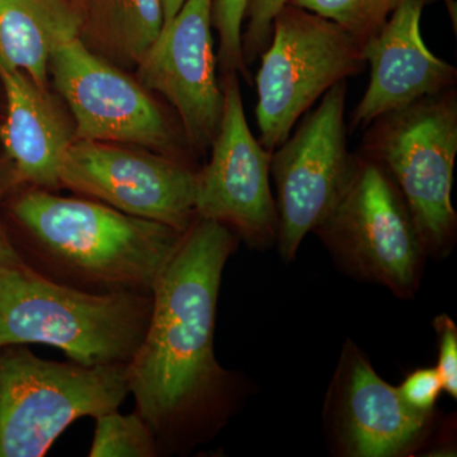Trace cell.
I'll list each match as a JSON object with an SVG mask.
<instances>
[{"label": "cell", "instance_id": "cell-18", "mask_svg": "<svg viewBox=\"0 0 457 457\" xmlns=\"http://www.w3.org/2000/svg\"><path fill=\"white\" fill-rule=\"evenodd\" d=\"M90 457H155L161 455L152 428L139 411L121 414L119 409L95 418Z\"/></svg>", "mask_w": 457, "mask_h": 457}, {"label": "cell", "instance_id": "cell-14", "mask_svg": "<svg viewBox=\"0 0 457 457\" xmlns=\"http://www.w3.org/2000/svg\"><path fill=\"white\" fill-rule=\"evenodd\" d=\"M433 0H403L383 29L362 47L370 80L351 114L348 134L387 112L456 88L457 69L427 47L420 31L426 5Z\"/></svg>", "mask_w": 457, "mask_h": 457}, {"label": "cell", "instance_id": "cell-5", "mask_svg": "<svg viewBox=\"0 0 457 457\" xmlns=\"http://www.w3.org/2000/svg\"><path fill=\"white\" fill-rule=\"evenodd\" d=\"M126 366L87 368L41 359L27 345L0 347V457L45 456L80 418L119 409L130 395Z\"/></svg>", "mask_w": 457, "mask_h": 457}, {"label": "cell", "instance_id": "cell-13", "mask_svg": "<svg viewBox=\"0 0 457 457\" xmlns=\"http://www.w3.org/2000/svg\"><path fill=\"white\" fill-rule=\"evenodd\" d=\"M324 411L342 456L405 455L420 446L432 425V413L408 405L352 342L343 348Z\"/></svg>", "mask_w": 457, "mask_h": 457}, {"label": "cell", "instance_id": "cell-16", "mask_svg": "<svg viewBox=\"0 0 457 457\" xmlns=\"http://www.w3.org/2000/svg\"><path fill=\"white\" fill-rule=\"evenodd\" d=\"M82 26L74 0H0V60L45 89L54 51L80 37Z\"/></svg>", "mask_w": 457, "mask_h": 457}, {"label": "cell", "instance_id": "cell-25", "mask_svg": "<svg viewBox=\"0 0 457 457\" xmlns=\"http://www.w3.org/2000/svg\"><path fill=\"white\" fill-rule=\"evenodd\" d=\"M17 185L18 182L12 168L9 165L8 167L0 165V201Z\"/></svg>", "mask_w": 457, "mask_h": 457}, {"label": "cell", "instance_id": "cell-7", "mask_svg": "<svg viewBox=\"0 0 457 457\" xmlns=\"http://www.w3.org/2000/svg\"><path fill=\"white\" fill-rule=\"evenodd\" d=\"M255 75L258 140L272 153L336 84L363 73L362 47L327 18L287 3L273 18Z\"/></svg>", "mask_w": 457, "mask_h": 457}, {"label": "cell", "instance_id": "cell-3", "mask_svg": "<svg viewBox=\"0 0 457 457\" xmlns=\"http://www.w3.org/2000/svg\"><path fill=\"white\" fill-rule=\"evenodd\" d=\"M152 311L153 295L89 293L26 263L0 270V347L47 345L87 368L126 366Z\"/></svg>", "mask_w": 457, "mask_h": 457}, {"label": "cell", "instance_id": "cell-20", "mask_svg": "<svg viewBox=\"0 0 457 457\" xmlns=\"http://www.w3.org/2000/svg\"><path fill=\"white\" fill-rule=\"evenodd\" d=\"M249 0H213L212 27L219 35L218 65L222 75L237 73L252 86L253 79L243 56V25Z\"/></svg>", "mask_w": 457, "mask_h": 457}, {"label": "cell", "instance_id": "cell-9", "mask_svg": "<svg viewBox=\"0 0 457 457\" xmlns=\"http://www.w3.org/2000/svg\"><path fill=\"white\" fill-rule=\"evenodd\" d=\"M49 71L73 113L75 140L146 146L187 164L180 156L183 146L189 147L185 132L173 128L139 83L90 50L82 38L60 45Z\"/></svg>", "mask_w": 457, "mask_h": 457}, {"label": "cell", "instance_id": "cell-17", "mask_svg": "<svg viewBox=\"0 0 457 457\" xmlns=\"http://www.w3.org/2000/svg\"><path fill=\"white\" fill-rule=\"evenodd\" d=\"M80 38L107 62L137 66L164 26L162 0H82Z\"/></svg>", "mask_w": 457, "mask_h": 457}, {"label": "cell", "instance_id": "cell-23", "mask_svg": "<svg viewBox=\"0 0 457 457\" xmlns=\"http://www.w3.org/2000/svg\"><path fill=\"white\" fill-rule=\"evenodd\" d=\"M400 395L411 408L423 413H433L438 396L444 392L436 368L414 370L398 387Z\"/></svg>", "mask_w": 457, "mask_h": 457}, {"label": "cell", "instance_id": "cell-2", "mask_svg": "<svg viewBox=\"0 0 457 457\" xmlns=\"http://www.w3.org/2000/svg\"><path fill=\"white\" fill-rule=\"evenodd\" d=\"M11 213L29 243L27 266L89 293L153 295L186 233L37 187L18 195Z\"/></svg>", "mask_w": 457, "mask_h": 457}, {"label": "cell", "instance_id": "cell-26", "mask_svg": "<svg viewBox=\"0 0 457 457\" xmlns=\"http://www.w3.org/2000/svg\"><path fill=\"white\" fill-rule=\"evenodd\" d=\"M186 0H162V5H163L164 14V25L170 22L177 13L180 11V8L185 4Z\"/></svg>", "mask_w": 457, "mask_h": 457}, {"label": "cell", "instance_id": "cell-11", "mask_svg": "<svg viewBox=\"0 0 457 457\" xmlns=\"http://www.w3.org/2000/svg\"><path fill=\"white\" fill-rule=\"evenodd\" d=\"M197 170L163 154L102 141L74 140L60 185L119 212L187 231L196 219Z\"/></svg>", "mask_w": 457, "mask_h": 457}, {"label": "cell", "instance_id": "cell-21", "mask_svg": "<svg viewBox=\"0 0 457 457\" xmlns=\"http://www.w3.org/2000/svg\"><path fill=\"white\" fill-rule=\"evenodd\" d=\"M288 2L290 0H249L242 35L246 65H253L269 46L273 18Z\"/></svg>", "mask_w": 457, "mask_h": 457}, {"label": "cell", "instance_id": "cell-22", "mask_svg": "<svg viewBox=\"0 0 457 457\" xmlns=\"http://www.w3.org/2000/svg\"><path fill=\"white\" fill-rule=\"evenodd\" d=\"M438 338L437 370L444 392L451 398H457V328L446 314L438 315L433 320Z\"/></svg>", "mask_w": 457, "mask_h": 457}, {"label": "cell", "instance_id": "cell-15", "mask_svg": "<svg viewBox=\"0 0 457 457\" xmlns=\"http://www.w3.org/2000/svg\"><path fill=\"white\" fill-rule=\"evenodd\" d=\"M0 80L7 98V116L0 130L8 164L18 185L55 189L62 159L74 139L45 89L0 60Z\"/></svg>", "mask_w": 457, "mask_h": 457}, {"label": "cell", "instance_id": "cell-4", "mask_svg": "<svg viewBox=\"0 0 457 457\" xmlns=\"http://www.w3.org/2000/svg\"><path fill=\"white\" fill-rule=\"evenodd\" d=\"M359 152L383 164L407 203L427 255L453 251L457 156V89L431 96L374 120Z\"/></svg>", "mask_w": 457, "mask_h": 457}, {"label": "cell", "instance_id": "cell-1", "mask_svg": "<svg viewBox=\"0 0 457 457\" xmlns=\"http://www.w3.org/2000/svg\"><path fill=\"white\" fill-rule=\"evenodd\" d=\"M239 237L195 219L153 291L139 350L126 366L135 411L161 453H179L213 435L233 407V374L213 350L222 272Z\"/></svg>", "mask_w": 457, "mask_h": 457}, {"label": "cell", "instance_id": "cell-19", "mask_svg": "<svg viewBox=\"0 0 457 457\" xmlns=\"http://www.w3.org/2000/svg\"><path fill=\"white\" fill-rule=\"evenodd\" d=\"M403 0H290L291 4L332 21L361 47L389 21Z\"/></svg>", "mask_w": 457, "mask_h": 457}, {"label": "cell", "instance_id": "cell-10", "mask_svg": "<svg viewBox=\"0 0 457 457\" xmlns=\"http://www.w3.org/2000/svg\"><path fill=\"white\" fill-rule=\"evenodd\" d=\"M224 108L212 156L197 170V218L224 225L255 249L275 245L278 216L270 187L272 153L264 149L246 121L239 75H222Z\"/></svg>", "mask_w": 457, "mask_h": 457}, {"label": "cell", "instance_id": "cell-8", "mask_svg": "<svg viewBox=\"0 0 457 457\" xmlns=\"http://www.w3.org/2000/svg\"><path fill=\"white\" fill-rule=\"evenodd\" d=\"M347 80L336 84L306 112L270 154L275 180L278 253L291 262L303 240L327 218L350 179L353 153L347 146Z\"/></svg>", "mask_w": 457, "mask_h": 457}, {"label": "cell", "instance_id": "cell-12", "mask_svg": "<svg viewBox=\"0 0 457 457\" xmlns=\"http://www.w3.org/2000/svg\"><path fill=\"white\" fill-rule=\"evenodd\" d=\"M212 4L213 0H186L137 66L140 83L174 108L196 153L212 147L224 108L216 73Z\"/></svg>", "mask_w": 457, "mask_h": 457}, {"label": "cell", "instance_id": "cell-6", "mask_svg": "<svg viewBox=\"0 0 457 457\" xmlns=\"http://www.w3.org/2000/svg\"><path fill=\"white\" fill-rule=\"evenodd\" d=\"M312 233L343 270L411 299L420 286L425 245L402 192L383 164L357 150L350 179Z\"/></svg>", "mask_w": 457, "mask_h": 457}, {"label": "cell", "instance_id": "cell-24", "mask_svg": "<svg viewBox=\"0 0 457 457\" xmlns=\"http://www.w3.org/2000/svg\"><path fill=\"white\" fill-rule=\"evenodd\" d=\"M25 263L20 252L17 251L13 240L9 237L7 231L0 222V270L21 266Z\"/></svg>", "mask_w": 457, "mask_h": 457}]
</instances>
